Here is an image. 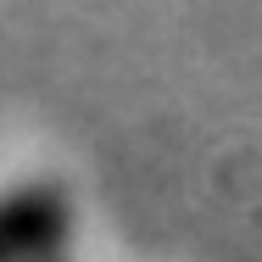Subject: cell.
<instances>
[{
	"instance_id": "1",
	"label": "cell",
	"mask_w": 262,
	"mask_h": 262,
	"mask_svg": "<svg viewBox=\"0 0 262 262\" xmlns=\"http://www.w3.org/2000/svg\"><path fill=\"white\" fill-rule=\"evenodd\" d=\"M78 207L56 179H17L0 190V262H67Z\"/></svg>"
}]
</instances>
